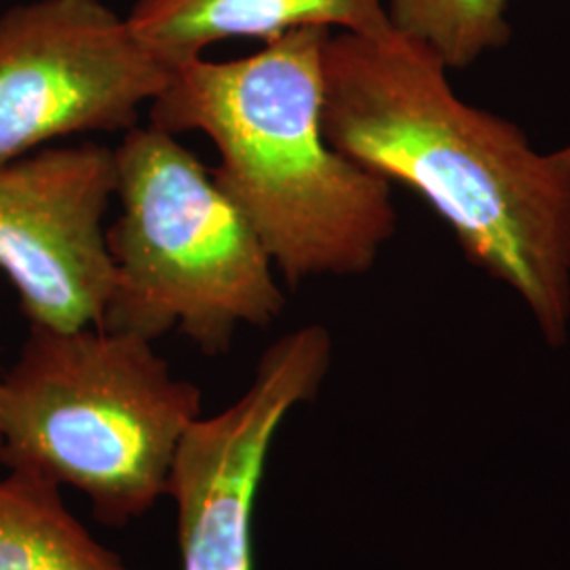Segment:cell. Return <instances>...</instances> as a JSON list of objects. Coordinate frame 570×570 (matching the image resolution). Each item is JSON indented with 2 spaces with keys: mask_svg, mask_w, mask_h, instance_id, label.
Here are the masks:
<instances>
[{
  "mask_svg": "<svg viewBox=\"0 0 570 570\" xmlns=\"http://www.w3.org/2000/svg\"><path fill=\"white\" fill-rule=\"evenodd\" d=\"M204 395L174 376L150 341L89 326H30L0 379V463L81 490L106 527H125L167 494Z\"/></svg>",
  "mask_w": 570,
  "mask_h": 570,
  "instance_id": "obj_3",
  "label": "cell"
},
{
  "mask_svg": "<svg viewBox=\"0 0 570 570\" xmlns=\"http://www.w3.org/2000/svg\"><path fill=\"white\" fill-rule=\"evenodd\" d=\"M0 570H131L63 505L60 484L30 469L0 480Z\"/></svg>",
  "mask_w": 570,
  "mask_h": 570,
  "instance_id": "obj_9",
  "label": "cell"
},
{
  "mask_svg": "<svg viewBox=\"0 0 570 570\" xmlns=\"http://www.w3.org/2000/svg\"><path fill=\"white\" fill-rule=\"evenodd\" d=\"M449 70L395 28L330 35L327 142L423 197L469 263L508 285L558 348L570 330V180L522 127L465 102Z\"/></svg>",
  "mask_w": 570,
  "mask_h": 570,
  "instance_id": "obj_1",
  "label": "cell"
},
{
  "mask_svg": "<svg viewBox=\"0 0 570 570\" xmlns=\"http://www.w3.org/2000/svg\"><path fill=\"white\" fill-rule=\"evenodd\" d=\"M391 26L440 60L468 68L508 45L510 0H385Z\"/></svg>",
  "mask_w": 570,
  "mask_h": 570,
  "instance_id": "obj_10",
  "label": "cell"
},
{
  "mask_svg": "<svg viewBox=\"0 0 570 570\" xmlns=\"http://www.w3.org/2000/svg\"><path fill=\"white\" fill-rule=\"evenodd\" d=\"M115 161L121 212L106 226L115 279L102 330L150 343L178 330L214 357L239 327L284 313L265 245L178 136L138 125Z\"/></svg>",
  "mask_w": 570,
  "mask_h": 570,
  "instance_id": "obj_4",
  "label": "cell"
},
{
  "mask_svg": "<svg viewBox=\"0 0 570 570\" xmlns=\"http://www.w3.org/2000/svg\"><path fill=\"white\" fill-rule=\"evenodd\" d=\"M330 35L301 28L237 60L188 61L148 106L150 125L174 136L199 131L214 142V183L292 287L367 273L397 228L391 183L338 153L324 134Z\"/></svg>",
  "mask_w": 570,
  "mask_h": 570,
  "instance_id": "obj_2",
  "label": "cell"
},
{
  "mask_svg": "<svg viewBox=\"0 0 570 570\" xmlns=\"http://www.w3.org/2000/svg\"><path fill=\"white\" fill-rule=\"evenodd\" d=\"M332 334L311 324L266 348L244 395L184 433L169 473L183 570H252V524L266 456L285 416L313 402L332 366Z\"/></svg>",
  "mask_w": 570,
  "mask_h": 570,
  "instance_id": "obj_6",
  "label": "cell"
},
{
  "mask_svg": "<svg viewBox=\"0 0 570 570\" xmlns=\"http://www.w3.org/2000/svg\"><path fill=\"white\" fill-rule=\"evenodd\" d=\"M551 155H553L556 164L560 165V169L567 174V178L570 180V144L558 148V150H553Z\"/></svg>",
  "mask_w": 570,
  "mask_h": 570,
  "instance_id": "obj_11",
  "label": "cell"
},
{
  "mask_svg": "<svg viewBox=\"0 0 570 570\" xmlns=\"http://www.w3.org/2000/svg\"><path fill=\"white\" fill-rule=\"evenodd\" d=\"M117 193L115 148L45 146L0 164V271L30 326L102 324L115 268L104 218Z\"/></svg>",
  "mask_w": 570,
  "mask_h": 570,
  "instance_id": "obj_7",
  "label": "cell"
},
{
  "mask_svg": "<svg viewBox=\"0 0 570 570\" xmlns=\"http://www.w3.org/2000/svg\"><path fill=\"white\" fill-rule=\"evenodd\" d=\"M127 21L169 70L230 39L271 41L301 28L383 37L385 0H134Z\"/></svg>",
  "mask_w": 570,
  "mask_h": 570,
  "instance_id": "obj_8",
  "label": "cell"
},
{
  "mask_svg": "<svg viewBox=\"0 0 570 570\" xmlns=\"http://www.w3.org/2000/svg\"><path fill=\"white\" fill-rule=\"evenodd\" d=\"M171 70L104 0H32L0 16V164L81 134H127Z\"/></svg>",
  "mask_w": 570,
  "mask_h": 570,
  "instance_id": "obj_5",
  "label": "cell"
}]
</instances>
